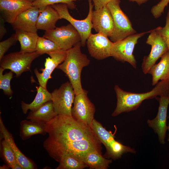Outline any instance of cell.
Instances as JSON below:
<instances>
[{
  "label": "cell",
  "mask_w": 169,
  "mask_h": 169,
  "mask_svg": "<svg viewBox=\"0 0 169 169\" xmlns=\"http://www.w3.org/2000/svg\"><path fill=\"white\" fill-rule=\"evenodd\" d=\"M113 0H92L95 10H96L106 6L110 2Z\"/></svg>",
  "instance_id": "d590c367"
},
{
  "label": "cell",
  "mask_w": 169,
  "mask_h": 169,
  "mask_svg": "<svg viewBox=\"0 0 169 169\" xmlns=\"http://www.w3.org/2000/svg\"><path fill=\"white\" fill-rule=\"evenodd\" d=\"M9 168H10V167L6 164L0 166V169H8Z\"/></svg>",
  "instance_id": "f35d334b"
},
{
  "label": "cell",
  "mask_w": 169,
  "mask_h": 169,
  "mask_svg": "<svg viewBox=\"0 0 169 169\" xmlns=\"http://www.w3.org/2000/svg\"><path fill=\"white\" fill-rule=\"evenodd\" d=\"M50 57L46 58L44 63V68H41L40 73L36 68L34 73L39 84L43 88L47 89L48 80L52 78L51 74L55 68L64 60L67 54V51L62 49L50 52L47 53Z\"/></svg>",
  "instance_id": "5bb4252c"
},
{
  "label": "cell",
  "mask_w": 169,
  "mask_h": 169,
  "mask_svg": "<svg viewBox=\"0 0 169 169\" xmlns=\"http://www.w3.org/2000/svg\"><path fill=\"white\" fill-rule=\"evenodd\" d=\"M5 21L3 17L0 18V39H2L7 33V30L5 28L4 22Z\"/></svg>",
  "instance_id": "8d00e7d4"
},
{
  "label": "cell",
  "mask_w": 169,
  "mask_h": 169,
  "mask_svg": "<svg viewBox=\"0 0 169 169\" xmlns=\"http://www.w3.org/2000/svg\"><path fill=\"white\" fill-rule=\"evenodd\" d=\"M40 55L36 51L27 53L20 51L10 53L0 61V67L10 70L18 77L23 72L30 70L33 61Z\"/></svg>",
  "instance_id": "8992f818"
},
{
  "label": "cell",
  "mask_w": 169,
  "mask_h": 169,
  "mask_svg": "<svg viewBox=\"0 0 169 169\" xmlns=\"http://www.w3.org/2000/svg\"><path fill=\"white\" fill-rule=\"evenodd\" d=\"M120 0H113L106 5L114 21V30L110 37L113 42L123 39L136 32L128 17L122 10L120 6Z\"/></svg>",
  "instance_id": "277c9868"
},
{
  "label": "cell",
  "mask_w": 169,
  "mask_h": 169,
  "mask_svg": "<svg viewBox=\"0 0 169 169\" xmlns=\"http://www.w3.org/2000/svg\"><path fill=\"white\" fill-rule=\"evenodd\" d=\"M150 31L131 35L121 40L113 42L111 56L117 60L129 63L135 68L136 62L133 53L138 39Z\"/></svg>",
  "instance_id": "52a82bcc"
},
{
  "label": "cell",
  "mask_w": 169,
  "mask_h": 169,
  "mask_svg": "<svg viewBox=\"0 0 169 169\" xmlns=\"http://www.w3.org/2000/svg\"><path fill=\"white\" fill-rule=\"evenodd\" d=\"M130 2H136L139 5H141L149 0H128Z\"/></svg>",
  "instance_id": "74e56055"
},
{
  "label": "cell",
  "mask_w": 169,
  "mask_h": 169,
  "mask_svg": "<svg viewBox=\"0 0 169 169\" xmlns=\"http://www.w3.org/2000/svg\"><path fill=\"white\" fill-rule=\"evenodd\" d=\"M80 160L90 169H107L112 161L106 159L97 151L89 152L84 155Z\"/></svg>",
  "instance_id": "cb8c5ba5"
},
{
  "label": "cell",
  "mask_w": 169,
  "mask_h": 169,
  "mask_svg": "<svg viewBox=\"0 0 169 169\" xmlns=\"http://www.w3.org/2000/svg\"><path fill=\"white\" fill-rule=\"evenodd\" d=\"M47 133L46 124L28 120L20 122V136L21 139L25 140L37 134L45 135Z\"/></svg>",
  "instance_id": "7402d4cb"
},
{
  "label": "cell",
  "mask_w": 169,
  "mask_h": 169,
  "mask_svg": "<svg viewBox=\"0 0 169 169\" xmlns=\"http://www.w3.org/2000/svg\"><path fill=\"white\" fill-rule=\"evenodd\" d=\"M32 6V2L28 0H0L1 16L11 24L20 14Z\"/></svg>",
  "instance_id": "2e32d148"
},
{
  "label": "cell",
  "mask_w": 169,
  "mask_h": 169,
  "mask_svg": "<svg viewBox=\"0 0 169 169\" xmlns=\"http://www.w3.org/2000/svg\"><path fill=\"white\" fill-rule=\"evenodd\" d=\"M159 102V105L157 114L154 119L148 120L147 123L149 126L152 128L158 136L159 141L161 144L165 143V138L168 126L166 125L167 113L169 104V91L156 97Z\"/></svg>",
  "instance_id": "7c38bea8"
},
{
  "label": "cell",
  "mask_w": 169,
  "mask_h": 169,
  "mask_svg": "<svg viewBox=\"0 0 169 169\" xmlns=\"http://www.w3.org/2000/svg\"><path fill=\"white\" fill-rule=\"evenodd\" d=\"M148 74L152 76V84L156 85L159 80L169 82V53L168 51L161 57L160 61L150 69Z\"/></svg>",
  "instance_id": "ffe728a7"
},
{
  "label": "cell",
  "mask_w": 169,
  "mask_h": 169,
  "mask_svg": "<svg viewBox=\"0 0 169 169\" xmlns=\"http://www.w3.org/2000/svg\"><path fill=\"white\" fill-rule=\"evenodd\" d=\"M0 131L1 137L8 142L15 155L17 163L23 169H36V164L32 160L26 156L19 149L15 144L12 135L8 130L0 118Z\"/></svg>",
  "instance_id": "ac0fdd59"
},
{
  "label": "cell",
  "mask_w": 169,
  "mask_h": 169,
  "mask_svg": "<svg viewBox=\"0 0 169 169\" xmlns=\"http://www.w3.org/2000/svg\"><path fill=\"white\" fill-rule=\"evenodd\" d=\"M147 40V44L151 46L149 54L143 59L141 68L145 74L148 72L157 60L165 53L168 51L167 46L156 28L151 30Z\"/></svg>",
  "instance_id": "8fae6325"
},
{
  "label": "cell",
  "mask_w": 169,
  "mask_h": 169,
  "mask_svg": "<svg viewBox=\"0 0 169 169\" xmlns=\"http://www.w3.org/2000/svg\"><path fill=\"white\" fill-rule=\"evenodd\" d=\"M15 34L20 44V51L27 53L36 51L39 36L37 33L16 30Z\"/></svg>",
  "instance_id": "d4e9b609"
},
{
  "label": "cell",
  "mask_w": 169,
  "mask_h": 169,
  "mask_svg": "<svg viewBox=\"0 0 169 169\" xmlns=\"http://www.w3.org/2000/svg\"><path fill=\"white\" fill-rule=\"evenodd\" d=\"M156 28L166 44L169 53V6L166 17V22L165 26L164 27L159 26Z\"/></svg>",
  "instance_id": "836d02e7"
},
{
  "label": "cell",
  "mask_w": 169,
  "mask_h": 169,
  "mask_svg": "<svg viewBox=\"0 0 169 169\" xmlns=\"http://www.w3.org/2000/svg\"><path fill=\"white\" fill-rule=\"evenodd\" d=\"M40 12L39 8L32 6L20 14L11 25L15 30L37 33V21Z\"/></svg>",
  "instance_id": "e0dca14e"
},
{
  "label": "cell",
  "mask_w": 169,
  "mask_h": 169,
  "mask_svg": "<svg viewBox=\"0 0 169 169\" xmlns=\"http://www.w3.org/2000/svg\"><path fill=\"white\" fill-rule=\"evenodd\" d=\"M91 127L101 143L105 146L115 139L114 135L110 131L107 130L100 122L95 119L92 121Z\"/></svg>",
  "instance_id": "4316f807"
},
{
  "label": "cell",
  "mask_w": 169,
  "mask_h": 169,
  "mask_svg": "<svg viewBox=\"0 0 169 169\" xmlns=\"http://www.w3.org/2000/svg\"><path fill=\"white\" fill-rule=\"evenodd\" d=\"M61 49L51 40L44 37H38L37 43L36 51L40 55L48 52Z\"/></svg>",
  "instance_id": "f546056e"
},
{
  "label": "cell",
  "mask_w": 169,
  "mask_h": 169,
  "mask_svg": "<svg viewBox=\"0 0 169 169\" xmlns=\"http://www.w3.org/2000/svg\"><path fill=\"white\" fill-rule=\"evenodd\" d=\"M169 3V0H161L156 5L153 6L151 9V12L156 18L160 17L164 13L166 7Z\"/></svg>",
  "instance_id": "e575fe53"
},
{
  "label": "cell",
  "mask_w": 169,
  "mask_h": 169,
  "mask_svg": "<svg viewBox=\"0 0 169 169\" xmlns=\"http://www.w3.org/2000/svg\"><path fill=\"white\" fill-rule=\"evenodd\" d=\"M51 100L58 115L72 116V109L75 94L70 82L62 84L51 93Z\"/></svg>",
  "instance_id": "9c48e42d"
},
{
  "label": "cell",
  "mask_w": 169,
  "mask_h": 169,
  "mask_svg": "<svg viewBox=\"0 0 169 169\" xmlns=\"http://www.w3.org/2000/svg\"><path fill=\"white\" fill-rule=\"evenodd\" d=\"M89 10L87 17L82 20H79L71 16L68 11L67 4L59 3L51 5L59 13L60 19H64L70 23L77 31L81 37V46L84 47L86 44L87 39L91 34L93 28L92 14L94 7L92 0H88Z\"/></svg>",
  "instance_id": "5b68a950"
},
{
  "label": "cell",
  "mask_w": 169,
  "mask_h": 169,
  "mask_svg": "<svg viewBox=\"0 0 169 169\" xmlns=\"http://www.w3.org/2000/svg\"><path fill=\"white\" fill-rule=\"evenodd\" d=\"M113 42L101 33L91 34L86 44L91 56L97 60H102L111 56V51Z\"/></svg>",
  "instance_id": "4fadbf2b"
},
{
  "label": "cell",
  "mask_w": 169,
  "mask_h": 169,
  "mask_svg": "<svg viewBox=\"0 0 169 169\" xmlns=\"http://www.w3.org/2000/svg\"><path fill=\"white\" fill-rule=\"evenodd\" d=\"M28 1H29L30 2H33L35 0H28Z\"/></svg>",
  "instance_id": "ab89813d"
},
{
  "label": "cell",
  "mask_w": 169,
  "mask_h": 169,
  "mask_svg": "<svg viewBox=\"0 0 169 169\" xmlns=\"http://www.w3.org/2000/svg\"><path fill=\"white\" fill-rule=\"evenodd\" d=\"M0 141V152L2 158L5 164L11 168L17 163L14 153L8 141L4 139Z\"/></svg>",
  "instance_id": "f1b7e54d"
},
{
  "label": "cell",
  "mask_w": 169,
  "mask_h": 169,
  "mask_svg": "<svg viewBox=\"0 0 169 169\" xmlns=\"http://www.w3.org/2000/svg\"><path fill=\"white\" fill-rule=\"evenodd\" d=\"M151 91L138 93L126 91L118 85L115 86L117 105L112 116H115L121 113L128 112L136 110L145 100L153 99L169 91V82L161 80Z\"/></svg>",
  "instance_id": "7a4b0ae2"
},
{
  "label": "cell",
  "mask_w": 169,
  "mask_h": 169,
  "mask_svg": "<svg viewBox=\"0 0 169 169\" xmlns=\"http://www.w3.org/2000/svg\"><path fill=\"white\" fill-rule=\"evenodd\" d=\"M61 19L58 12L51 5L46 6L39 13L37 20L38 29L49 31L56 28L57 22Z\"/></svg>",
  "instance_id": "d6986e66"
},
{
  "label": "cell",
  "mask_w": 169,
  "mask_h": 169,
  "mask_svg": "<svg viewBox=\"0 0 169 169\" xmlns=\"http://www.w3.org/2000/svg\"><path fill=\"white\" fill-rule=\"evenodd\" d=\"M56 169H83L88 166L76 157L67 155L63 157L59 162Z\"/></svg>",
  "instance_id": "83f0119b"
},
{
  "label": "cell",
  "mask_w": 169,
  "mask_h": 169,
  "mask_svg": "<svg viewBox=\"0 0 169 169\" xmlns=\"http://www.w3.org/2000/svg\"><path fill=\"white\" fill-rule=\"evenodd\" d=\"M92 22L93 28L97 33H102L108 37L111 36L114 23L111 14L106 6L93 11Z\"/></svg>",
  "instance_id": "9a60e30c"
},
{
  "label": "cell",
  "mask_w": 169,
  "mask_h": 169,
  "mask_svg": "<svg viewBox=\"0 0 169 169\" xmlns=\"http://www.w3.org/2000/svg\"><path fill=\"white\" fill-rule=\"evenodd\" d=\"M81 42L67 51L64 61L57 68L62 70L68 78L73 87L75 95L83 91L81 81V74L84 67L89 65L90 60L82 53Z\"/></svg>",
  "instance_id": "3957f363"
},
{
  "label": "cell",
  "mask_w": 169,
  "mask_h": 169,
  "mask_svg": "<svg viewBox=\"0 0 169 169\" xmlns=\"http://www.w3.org/2000/svg\"><path fill=\"white\" fill-rule=\"evenodd\" d=\"M4 70L2 68H0V89L3 90L5 95L10 96L13 93L10 85L13 72L10 71L3 74V72Z\"/></svg>",
  "instance_id": "4dcf8cb0"
},
{
  "label": "cell",
  "mask_w": 169,
  "mask_h": 169,
  "mask_svg": "<svg viewBox=\"0 0 169 169\" xmlns=\"http://www.w3.org/2000/svg\"><path fill=\"white\" fill-rule=\"evenodd\" d=\"M18 41L16 34H13L8 39L0 42V61L6 52Z\"/></svg>",
  "instance_id": "d6a6232c"
},
{
  "label": "cell",
  "mask_w": 169,
  "mask_h": 169,
  "mask_svg": "<svg viewBox=\"0 0 169 169\" xmlns=\"http://www.w3.org/2000/svg\"><path fill=\"white\" fill-rule=\"evenodd\" d=\"M43 37L55 43L60 49L67 51L81 41L80 36L70 24L48 31Z\"/></svg>",
  "instance_id": "ba28073f"
},
{
  "label": "cell",
  "mask_w": 169,
  "mask_h": 169,
  "mask_svg": "<svg viewBox=\"0 0 169 169\" xmlns=\"http://www.w3.org/2000/svg\"><path fill=\"white\" fill-rule=\"evenodd\" d=\"M37 93L33 101L28 104L23 101L21 102V107L23 113L26 114L28 110L34 111L45 103L51 100V94L47 90L40 85L36 86Z\"/></svg>",
  "instance_id": "603a6c76"
},
{
  "label": "cell",
  "mask_w": 169,
  "mask_h": 169,
  "mask_svg": "<svg viewBox=\"0 0 169 169\" xmlns=\"http://www.w3.org/2000/svg\"><path fill=\"white\" fill-rule=\"evenodd\" d=\"M105 147L106 152L104 156L105 158H111L114 160L120 158L125 153H135L136 152L133 148L123 145L115 139L112 140Z\"/></svg>",
  "instance_id": "484cf974"
},
{
  "label": "cell",
  "mask_w": 169,
  "mask_h": 169,
  "mask_svg": "<svg viewBox=\"0 0 169 169\" xmlns=\"http://www.w3.org/2000/svg\"><path fill=\"white\" fill-rule=\"evenodd\" d=\"M88 91H83L75 95L72 109V117L77 121L91 127L95 112V107L89 99Z\"/></svg>",
  "instance_id": "30bf717a"
},
{
  "label": "cell",
  "mask_w": 169,
  "mask_h": 169,
  "mask_svg": "<svg viewBox=\"0 0 169 169\" xmlns=\"http://www.w3.org/2000/svg\"><path fill=\"white\" fill-rule=\"evenodd\" d=\"M76 0H35L32 4L33 6L39 8L41 11L47 6L59 3L66 4L69 8L72 9L75 7L74 1Z\"/></svg>",
  "instance_id": "1f68e13d"
},
{
  "label": "cell",
  "mask_w": 169,
  "mask_h": 169,
  "mask_svg": "<svg viewBox=\"0 0 169 169\" xmlns=\"http://www.w3.org/2000/svg\"><path fill=\"white\" fill-rule=\"evenodd\" d=\"M57 115L53 102L50 100L44 103L36 110L31 111L26 119L46 124Z\"/></svg>",
  "instance_id": "44dd1931"
},
{
  "label": "cell",
  "mask_w": 169,
  "mask_h": 169,
  "mask_svg": "<svg viewBox=\"0 0 169 169\" xmlns=\"http://www.w3.org/2000/svg\"><path fill=\"white\" fill-rule=\"evenodd\" d=\"M46 127L48 136L43 147L49 156L58 162L67 155L80 160L92 151L102 154V143L91 128L72 116L57 115L46 124Z\"/></svg>",
  "instance_id": "6da1fadb"
}]
</instances>
